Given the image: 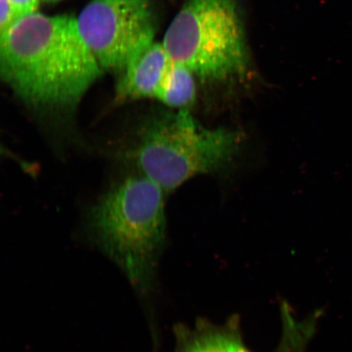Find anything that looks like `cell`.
<instances>
[{
    "mask_svg": "<svg viewBox=\"0 0 352 352\" xmlns=\"http://www.w3.org/2000/svg\"><path fill=\"white\" fill-rule=\"evenodd\" d=\"M19 20L10 0H0V36L6 34Z\"/></svg>",
    "mask_w": 352,
    "mask_h": 352,
    "instance_id": "cell-10",
    "label": "cell"
},
{
    "mask_svg": "<svg viewBox=\"0 0 352 352\" xmlns=\"http://www.w3.org/2000/svg\"><path fill=\"white\" fill-rule=\"evenodd\" d=\"M240 325V319L232 316L223 324L201 319L190 327H177L175 352H227L232 334Z\"/></svg>",
    "mask_w": 352,
    "mask_h": 352,
    "instance_id": "cell-7",
    "label": "cell"
},
{
    "mask_svg": "<svg viewBox=\"0 0 352 352\" xmlns=\"http://www.w3.org/2000/svg\"><path fill=\"white\" fill-rule=\"evenodd\" d=\"M77 21L101 69L120 74L154 42L156 33L151 0H91Z\"/></svg>",
    "mask_w": 352,
    "mask_h": 352,
    "instance_id": "cell-5",
    "label": "cell"
},
{
    "mask_svg": "<svg viewBox=\"0 0 352 352\" xmlns=\"http://www.w3.org/2000/svg\"><path fill=\"white\" fill-rule=\"evenodd\" d=\"M227 352H253L245 343L241 325L233 333Z\"/></svg>",
    "mask_w": 352,
    "mask_h": 352,
    "instance_id": "cell-12",
    "label": "cell"
},
{
    "mask_svg": "<svg viewBox=\"0 0 352 352\" xmlns=\"http://www.w3.org/2000/svg\"><path fill=\"white\" fill-rule=\"evenodd\" d=\"M165 193L143 175L130 177L101 198L90 214L96 244L142 292L151 283L164 243Z\"/></svg>",
    "mask_w": 352,
    "mask_h": 352,
    "instance_id": "cell-2",
    "label": "cell"
},
{
    "mask_svg": "<svg viewBox=\"0 0 352 352\" xmlns=\"http://www.w3.org/2000/svg\"><path fill=\"white\" fill-rule=\"evenodd\" d=\"M41 1H43L44 3H57L61 1V0H41Z\"/></svg>",
    "mask_w": 352,
    "mask_h": 352,
    "instance_id": "cell-13",
    "label": "cell"
},
{
    "mask_svg": "<svg viewBox=\"0 0 352 352\" xmlns=\"http://www.w3.org/2000/svg\"><path fill=\"white\" fill-rule=\"evenodd\" d=\"M240 144L239 131L206 129L188 109H179L152 118L132 156L142 175L169 193L195 176L223 168Z\"/></svg>",
    "mask_w": 352,
    "mask_h": 352,
    "instance_id": "cell-3",
    "label": "cell"
},
{
    "mask_svg": "<svg viewBox=\"0 0 352 352\" xmlns=\"http://www.w3.org/2000/svg\"><path fill=\"white\" fill-rule=\"evenodd\" d=\"M195 76L186 66L171 61L155 98L170 108L187 109L196 98Z\"/></svg>",
    "mask_w": 352,
    "mask_h": 352,
    "instance_id": "cell-8",
    "label": "cell"
},
{
    "mask_svg": "<svg viewBox=\"0 0 352 352\" xmlns=\"http://www.w3.org/2000/svg\"><path fill=\"white\" fill-rule=\"evenodd\" d=\"M170 63L164 44L153 42L120 74L117 98H155Z\"/></svg>",
    "mask_w": 352,
    "mask_h": 352,
    "instance_id": "cell-6",
    "label": "cell"
},
{
    "mask_svg": "<svg viewBox=\"0 0 352 352\" xmlns=\"http://www.w3.org/2000/svg\"><path fill=\"white\" fill-rule=\"evenodd\" d=\"M314 333V328L305 321L286 320L281 324L280 338L275 352H306Z\"/></svg>",
    "mask_w": 352,
    "mask_h": 352,
    "instance_id": "cell-9",
    "label": "cell"
},
{
    "mask_svg": "<svg viewBox=\"0 0 352 352\" xmlns=\"http://www.w3.org/2000/svg\"><path fill=\"white\" fill-rule=\"evenodd\" d=\"M162 44L170 61L201 80L224 81L248 72V41L236 0H188Z\"/></svg>",
    "mask_w": 352,
    "mask_h": 352,
    "instance_id": "cell-4",
    "label": "cell"
},
{
    "mask_svg": "<svg viewBox=\"0 0 352 352\" xmlns=\"http://www.w3.org/2000/svg\"><path fill=\"white\" fill-rule=\"evenodd\" d=\"M19 19L38 12L41 0H10Z\"/></svg>",
    "mask_w": 352,
    "mask_h": 352,
    "instance_id": "cell-11",
    "label": "cell"
},
{
    "mask_svg": "<svg viewBox=\"0 0 352 352\" xmlns=\"http://www.w3.org/2000/svg\"><path fill=\"white\" fill-rule=\"evenodd\" d=\"M102 72L74 16L36 12L0 36L2 78L34 107H74Z\"/></svg>",
    "mask_w": 352,
    "mask_h": 352,
    "instance_id": "cell-1",
    "label": "cell"
}]
</instances>
